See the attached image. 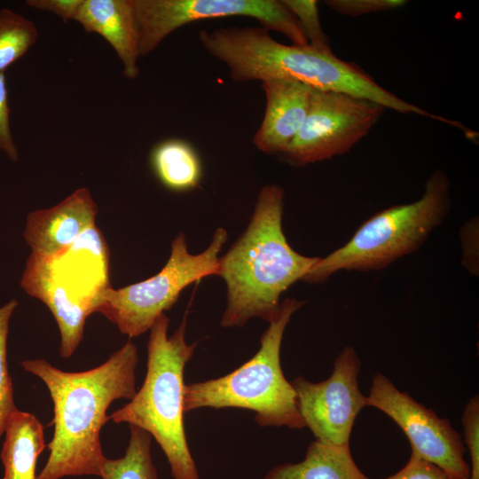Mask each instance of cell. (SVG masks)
<instances>
[{
	"label": "cell",
	"mask_w": 479,
	"mask_h": 479,
	"mask_svg": "<svg viewBox=\"0 0 479 479\" xmlns=\"http://www.w3.org/2000/svg\"><path fill=\"white\" fill-rule=\"evenodd\" d=\"M366 479H370L366 477ZM385 479H452L443 469L412 452L406 465Z\"/></svg>",
	"instance_id": "26"
},
{
	"label": "cell",
	"mask_w": 479,
	"mask_h": 479,
	"mask_svg": "<svg viewBox=\"0 0 479 479\" xmlns=\"http://www.w3.org/2000/svg\"><path fill=\"white\" fill-rule=\"evenodd\" d=\"M450 188L447 175L436 170L419 200L370 216L346 244L319 257L302 280L322 283L340 271H380L419 250L446 218L452 205Z\"/></svg>",
	"instance_id": "5"
},
{
	"label": "cell",
	"mask_w": 479,
	"mask_h": 479,
	"mask_svg": "<svg viewBox=\"0 0 479 479\" xmlns=\"http://www.w3.org/2000/svg\"><path fill=\"white\" fill-rule=\"evenodd\" d=\"M38 36L32 20L12 10L0 9V73L23 57Z\"/></svg>",
	"instance_id": "20"
},
{
	"label": "cell",
	"mask_w": 479,
	"mask_h": 479,
	"mask_svg": "<svg viewBox=\"0 0 479 479\" xmlns=\"http://www.w3.org/2000/svg\"><path fill=\"white\" fill-rule=\"evenodd\" d=\"M296 18L310 46L328 49L329 40L323 31L316 0H282Z\"/></svg>",
	"instance_id": "22"
},
{
	"label": "cell",
	"mask_w": 479,
	"mask_h": 479,
	"mask_svg": "<svg viewBox=\"0 0 479 479\" xmlns=\"http://www.w3.org/2000/svg\"><path fill=\"white\" fill-rule=\"evenodd\" d=\"M0 151L5 153L11 161L19 160L18 149L11 130L8 92L4 73H0Z\"/></svg>",
	"instance_id": "25"
},
{
	"label": "cell",
	"mask_w": 479,
	"mask_h": 479,
	"mask_svg": "<svg viewBox=\"0 0 479 479\" xmlns=\"http://www.w3.org/2000/svg\"><path fill=\"white\" fill-rule=\"evenodd\" d=\"M198 36L203 49L228 67L235 82L293 80L315 90L363 98L400 114L442 119L387 90L330 48L283 44L262 27L201 29Z\"/></svg>",
	"instance_id": "2"
},
{
	"label": "cell",
	"mask_w": 479,
	"mask_h": 479,
	"mask_svg": "<svg viewBox=\"0 0 479 479\" xmlns=\"http://www.w3.org/2000/svg\"><path fill=\"white\" fill-rule=\"evenodd\" d=\"M367 405L381 410L402 428L412 452L439 467L452 479H469L464 443L448 419L401 392L380 373L373 378Z\"/></svg>",
	"instance_id": "11"
},
{
	"label": "cell",
	"mask_w": 479,
	"mask_h": 479,
	"mask_svg": "<svg viewBox=\"0 0 479 479\" xmlns=\"http://www.w3.org/2000/svg\"><path fill=\"white\" fill-rule=\"evenodd\" d=\"M262 88L265 94V111L253 144L263 153L281 155L304 123L312 88L284 79L263 81Z\"/></svg>",
	"instance_id": "13"
},
{
	"label": "cell",
	"mask_w": 479,
	"mask_h": 479,
	"mask_svg": "<svg viewBox=\"0 0 479 479\" xmlns=\"http://www.w3.org/2000/svg\"><path fill=\"white\" fill-rule=\"evenodd\" d=\"M360 366L355 349L346 346L334 359L328 379L311 382L297 376L291 381L302 419L316 440L349 446L356 418L368 406L367 397L358 388Z\"/></svg>",
	"instance_id": "10"
},
{
	"label": "cell",
	"mask_w": 479,
	"mask_h": 479,
	"mask_svg": "<svg viewBox=\"0 0 479 479\" xmlns=\"http://www.w3.org/2000/svg\"><path fill=\"white\" fill-rule=\"evenodd\" d=\"M113 47L129 79L139 75V31L132 0H83L75 20Z\"/></svg>",
	"instance_id": "14"
},
{
	"label": "cell",
	"mask_w": 479,
	"mask_h": 479,
	"mask_svg": "<svg viewBox=\"0 0 479 479\" xmlns=\"http://www.w3.org/2000/svg\"><path fill=\"white\" fill-rule=\"evenodd\" d=\"M82 2L83 0H27L26 4L39 11L54 13L66 23L75 20Z\"/></svg>",
	"instance_id": "27"
},
{
	"label": "cell",
	"mask_w": 479,
	"mask_h": 479,
	"mask_svg": "<svg viewBox=\"0 0 479 479\" xmlns=\"http://www.w3.org/2000/svg\"><path fill=\"white\" fill-rule=\"evenodd\" d=\"M3 479H36L37 459L45 448L43 426L32 413L15 410L4 428Z\"/></svg>",
	"instance_id": "16"
},
{
	"label": "cell",
	"mask_w": 479,
	"mask_h": 479,
	"mask_svg": "<svg viewBox=\"0 0 479 479\" xmlns=\"http://www.w3.org/2000/svg\"><path fill=\"white\" fill-rule=\"evenodd\" d=\"M304 301L286 298L279 312L260 338L258 351L233 372L216 379L185 385V412L203 407H235L255 412L263 427H305L294 389L282 372L280 348L285 329Z\"/></svg>",
	"instance_id": "6"
},
{
	"label": "cell",
	"mask_w": 479,
	"mask_h": 479,
	"mask_svg": "<svg viewBox=\"0 0 479 479\" xmlns=\"http://www.w3.org/2000/svg\"><path fill=\"white\" fill-rule=\"evenodd\" d=\"M130 436L124 456L106 459L101 468L102 479H159L151 455L152 436L130 425Z\"/></svg>",
	"instance_id": "19"
},
{
	"label": "cell",
	"mask_w": 479,
	"mask_h": 479,
	"mask_svg": "<svg viewBox=\"0 0 479 479\" xmlns=\"http://www.w3.org/2000/svg\"><path fill=\"white\" fill-rule=\"evenodd\" d=\"M137 362L131 341L102 365L83 372H65L43 359L22 361V367L46 385L53 403L50 454L36 479L100 477L106 457L99 435L110 420L106 411L114 400L135 396Z\"/></svg>",
	"instance_id": "1"
},
{
	"label": "cell",
	"mask_w": 479,
	"mask_h": 479,
	"mask_svg": "<svg viewBox=\"0 0 479 479\" xmlns=\"http://www.w3.org/2000/svg\"><path fill=\"white\" fill-rule=\"evenodd\" d=\"M325 4L333 11L345 16H361L373 12L394 10L404 6V0H328Z\"/></svg>",
	"instance_id": "24"
},
{
	"label": "cell",
	"mask_w": 479,
	"mask_h": 479,
	"mask_svg": "<svg viewBox=\"0 0 479 479\" xmlns=\"http://www.w3.org/2000/svg\"><path fill=\"white\" fill-rule=\"evenodd\" d=\"M169 325V318L163 313L149 330L144 383L110 420L149 433L166 455L173 479H200L184 424V371L197 342L188 344L185 341L186 315L170 336Z\"/></svg>",
	"instance_id": "4"
},
{
	"label": "cell",
	"mask_w": 479,
	"mask_h": 479,
	"mask_svg": "<svg viewBox=\"0 0 479 479\" xmlns=\"http://www.w3.org/2000/svg\"><path fill=\"white\" fill-rule=\"evenodd\" d=\"M461 422L471 467L469 479H479V397H472L463 411Z\"/></svg>",
	"instance_id": "23"
},
{
	"label": "cell",
	"mask_w": 479,
	"mask_h": 479,
	"mask_svg": "<svg viewBox=\"0 0 479 479\" xmlns=\"http://www.w3.org/2000/svg\"><path fill=\"white\" fill-rule=\"evenodd\" d=\"M20 285L27 294L49 308L59 329V355L71 357L82 340L86 318L92 314L90 310L64 290L41 259L32 254L26 262Z\"/></svg>",
	"instance_id": "15"
},
{
	"label": "cell",
	"mask_w": 479,
	"mask_h": 479,
	"mask_svg": "<svg viewBox=\"0 0 479 479\" xmlns=\"http://www.w3.org/2000/svg\"><path fill=\"white\" fill-rule=\"evenodd\" d=\"M144 57L176 29L208 19L245 16L266 30L286 35L294 45L308 41L294 14L279 0H132Z\"/></svg>",
	"instance_id": "8"
},
{
	"label": "cell",
	"mask_w": 479,
	"mask_h": 479,
	"mask_svg": "<svg viewBox=\"0 0 479 479\" xmlns=\"http://www.w3.org/2000/svg\"><path fill=\"white\" fill-rule=\"evenodd\" d=\"M18 306L12 299L0 307V439L4 433L9 416L17 410L13 399L12 379L8 371L6 347L11 317Z\"/></svg>",
	"instance_id": "21"
},
{
	"label": "cell",
	"mask_w": 479,
	"mask_h": 479,
	"mask_svg": "<svg viewBox=\"0 0 479 479\" xmlns=\"http://www.w3.org/2000/svg\"><path fill=\"white\" fill-rule=\"evenodd\" d=\"M284 189L266 185L259 192L247 227L219 257L227 288L223 327L242 326L249 319L273 320L280 295L302 280L319 257L305 256L288 244L282 228Z\"/></svg>",
	"instance_id": "3"
},
{
	"label": "cell",
	"mask_w": 479,
	"mask_h": 479,
	"mask_svg": "<svg viewBox=\"0 0 479 479\" xmlns=\"http://www.w3.org/2000/svg\"><path fill=\"white\" fill-rule=\"evenodd\" d=\"M226 240L227 232L218 228L209 246L192 255L185 234L179 233L171 243L169 258L157 274L124 287H108L101 294L95 312L104 315L130 338L145 334L177 302L185 287L202 278L218 275V255Z\"/></svg>",
	"instance_id": "7"
},
{
	"label": "cell",
	"mask_w": 479,
	"mask_h": 479,
	"mask_svg": "<svg viewBox=\"0 0 479 479\" xmlns=\"http://www.w3.org/2000/svg\"><path fill=\"white\" fill-rule=\"evenodd\" d=\"M97 214L98 206L90 190L78 188L51 208L31 211L26 219L25 241L32 255L43 259L56 257L95 225Z\"/></svg>",
	"instance_id": "12"
},
{
	"label": "cell",
	"mask_w": 479,
	"mask_h": 479,
	"mask_svg": "<svg viewBox=\"0 0 479 479\" xmlns=\"http://www.w3.org/2000/svg\"><path fill=\"white\" fill-rule=\"evenodd\" d=\"M385 110L363 98L312 89L304 123L281 156L302 167L344 154L370 132Z\"/></svg>",
	"instance_id": "9"
},
{
	"label": "cell",
	"mask_w": 479,
	"mask_h": 479,
	"mask_svg": "<svg viewBox=\"0 0 479 479\" xmlns=\"http://www.w3.org/2000/svg\"><path fill=\"white\" fill-rule=\"evenodd\" d=\"M263 479H366V476L355 463L349 446L315 440L308 446L303 460L277 466Z\"/></svg>",
	"instance_id": "17"
},
{
	"label": "cell",
	"mask_w": 479,
	"mask_h": 479,
	"mask_svg": "<svg viewBox=\"0 0 479 479\" xmlns=\"http://www.w3.org/2000/svg\"><path fill=\"white\" fill-rule=\"evenodd\" d=\"M150 162L159 181L171 191L193 190L201 180L200 159L185 140L170 138L160 142L151 152Z\"/></svg>",
	"instance_id": "18"
}]
</instances>
